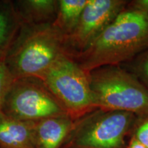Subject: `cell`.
<instances>
[{"label":"cell","mask_w":148,"mask_h":148,"mask_svg":"<svg viewBox=\"0 0 148 148\" xmlns=\"http://www.w3.org/2000/svg\"><path fill=\"white\" fill-rule=\"evenodd\" d=\"M138 116L97 108L76 119L64 148H124Z\"/></svg>","instance_id":"cell-4"},{"label":"cell","mask_w":148,"mask_h":148,"mask_svg":"<svg viewBox=\"0 0 148 148\" xmlns=\"http://www.w3.org/2000/svg\"><path fill=\"white\" fill-rule=\"evenodd\" d=\"M64 53V36L53 24L21 25L3 61L14 79L41 77Z\"/></svg>","instance_id":"cell-2"},{"label":"cell","mask_w":148,"mask_h":148,"mask_svg":"<svg viewBox=\"0 0 148 148\" xmlns=\"http://www.w3.org/2000/svg\"><path fill=\"white\" fill-rule=\"evenodd\" d=\"M75 121L68 114L35 122L34 148H61L73 130Z\"/></svg>","instance_id":"cell-8"},{"label":"cell","mask_w":148,"mask_h":148,"mask_svg":"<svg viewBox=\"0 0 148 148\" xmlns=\"http://www.w3.org/2000/svg\"><path fill=\"white\" fill-rule=\"evenodd\" d=\"M13 79L5 66L3 59L0 58V111L1 110L5 95Z\"/></svg>","instance_id":"cell-14"},{"label":"cell","mask_w":148,"mask_h":148,"mask_svg":"<svg viewBox=\"0 0 148 148\" xmlns=\"http://www.w3.org/2000/svg\"><path fill=\"white\" fill-rule=\"evenodd\" d=\"M134 75L148 89V49L138 56L134 61Z\"/></svg>","instance_id":"cell-13"},{"label":"cell","mask_w":148,"mask_h":148,"mask_svg":"<svg viewBox=\"0 0 148 148\" xmlns=\"http://www.w3.org/2000/svg\"><path fill=\"white\" fill-rule=\"evenodd\" d=\"M35 122L19 120L0 111V147L34 148Z\"/></svg>","instance_id":"cell-9"},{"label":"cell","mask_w":148,"mask_h":148,"mask_svg":"<svg viewBox=\"0 0 148 148\" xmlns=\"http://www.w3.org/2000/svg\"><path fill=\"white\" fill-rule=\"evenodd\" d=\"M148 49V14L125 8L84 51L72 58L85 71L118 65Z\"/></svg>","instance_id":"cell-1"},{"label":"cell","mask_w":148,"mask_h":148,"mask_svg":"<svg viewBox=\"0 0 148 148\" xmlns=\"http://www.w3.org/2000/svg\"><path fill=\"white\" fill-rule=\"evenodd\" d=\"M1 111L15 119L30 122L66 114L42 79L38 77L13 79Z\"/></svg>","instance_id":"cell-6"},{"label":"cell","mask_w":148,"mask_h":148,"mask_svg":"<svg viewBox=\"0 0 148 148\" xmlns=\"http://www.w3.org/2000/svg\"><path fill=\"white\" fill-rule=\"evenodd\" d=\"M40 78L74 120L97 108L88 73L66 53L60 55Z\"/></svg>","instance_id":"cell-5"},{"label":"cell","mask_w":148,"mask_h":148,"mask_svg":"<svg viewBox=\"0 0 148 148\" xmlns=\"http://www.w3.org/2000/svg\"><path fill=\"white\" fill-rule=\"evenodd\" d=\"M12 3L21 25L53 24L56 18L57 0H16Z\"/></svg>","instance_id":"cell-10"},{"label":"cell","mask_w":148,"mask_h":148,"mask_svg":"<svg viewBox=\"0 0 148 148\" xmlns=\"http://www.w3.org/2000/svg\"><path fill=\"white\" fill-rule=\"evenodd\" d=\"M88 75L97 108L148 116V89L134 74L118 65H107Z\"/></svg>","instance_id":"cell-3"},{"label":"cell","mask_w":148,"mask_h":148,"mask_svg":"<svg viewBox=\"0 0 148 148\" xmlns=\"http://www.w3.org/2000/svg\"><path fill=\"white\" fill-rule=\"evenodd\" d=\"M87 3L88 0H58L56 18L53 24L64 37L73 32Z\"/></svg>","instance_id":"cell-12"},{"label":"cell","mask_w":148,"mask_h":148,"mask_svg":"<svg viewBox=\"0 0 148 148\" xmlns=\"http://www.w3.org/2000/svg\"><path fill=\"white\" fill-rule=\"evenodd\" d=\"M21 26L12 1L0 0V58L3 59Z\"/></svg>","instance_id":"cell-11"},{"label":"cell","mask_w":148,"mask_h":148,"mask_svg":"<svg viewBox=\"0 0 148 148\" xmlns=\"http://www.w3.org/2000/svg\"><path fill=\"white\" fill-rule=\"evenodd\" d=\"M127 148H147L140 143L134 137L132 136L130 140Z\"/></svg>","instance_id":"cell-17"},{"label":"cell","mask_w":148,"mask_h":148,"mask_svg":"<svg viewBox=\"0 0 148 148\" xmlns=\"http://www.w3.org/2000/svg\"><path fill=\"white\" fill-rule=\"evenodd\" d=\"M131 7L148 14V0H136L132 3Z\"/></svg>","instance_id":"cell-16"},{"label":"cell","mask_w":148,"mask_h":148,"mask_svg":"<svg viewBox=\"0 0 148 148\" xmlns=\"http://www.w3.org/2000/svg\"><path fill=\"white\" fill-rule=\"evenodd\" d=\"M132 136L140 143L148 148V116L138 125Z\"/></svg>","instance_id":"cell-15"},{"label":"cell","mask_w":148,"mask_h":148,"mask_svg":"<svg viewBox=\"0 0 148 148\" xmlns=\"http://www.w3.org/2000/svg\"><path fill=\"white\" fill-rule=\"evenodd\" d=\"M123 0H88L78 23L64 37V51L73 57L86 49L125 8Z\"/></svg>","instance_id":"cell-7"},{"label":"cell","mask_w":148,"mask_h":148,"mask_svg":"<svg viewBox=\"0 0 148 148\" xmlns=\"http://www.w3.org/2000/svg\"><path fill=\"white\" fill-rule=\"evenodd\" d=\"M0 148H2V147H0Z\"/></svg>","instance_id":"cell-18"}]
</instances>
